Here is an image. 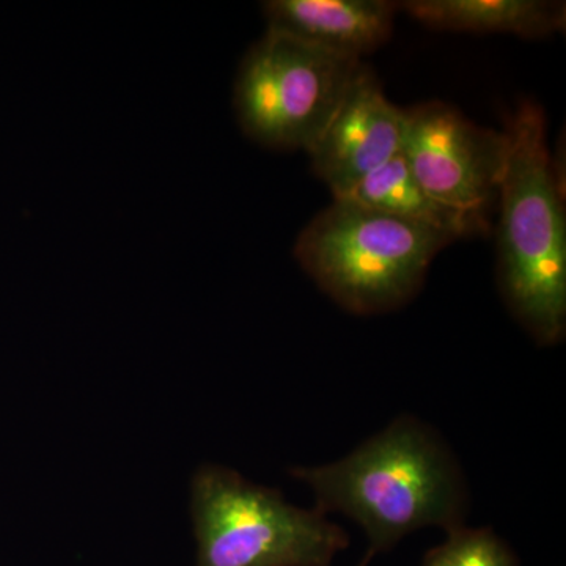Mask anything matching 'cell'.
Returning <instances> with one entry per match:
<instances>
[{
	"mask_svg": "<svg viewBox=\"0 0 566 566\" xmlns=\"http://www.w3.org/2000/svg\"><path fill=\"white\" fill-rule=\"evenodd\" d=\"M315 509L364 528L370 556L424 527L463 526L468 493L452 452L430 427L400 417L342 460L296 468Z\"/></svg>",
	"mask_w": 566,
	"mask_h": 566,
	"instance_id": "cell-1",
	"label": "cell"
},
{
	"mask_svg": "<svg viewBox=\"0 0 566 566\" xmlns=\"http://www.w3.org/2000/svg\"><path fill=\"white\" fill-rule=\"evenodd\" d=\"M504 133L499 285L527 333L539 345H556L566 331V218L560 178L547 150L545 114L523 103Z\"/></svg>",
	"mask_w": 566,
	"mask_h": 566,
	"instance_id": "cell-2",
	"label": "cell"
},
{
	"mask_svg": "<svg viewBox=\"0 0 566 566\" xmlns=\"http://www.w3.org/2000/svg\"><path fill=\"white\" fill-rule=\"evenodd\" d=\"M450 234L334 199L305 227L294 255L324 293L357 315L408 303Z\"/></svg>",
	"mask_w": 566,
	"mask_h": 566,
	"instance_id": "cell-3",
	"label": "cell"
},
{
	"mask_svg": "<svg viewBox=\"0 0 566 566\" xmlns=\"http://www.w3.org/2000/svg\"><path fill=\"white\" fill-rule=\"evenodd\" d=\"M196 566H331L348 534L318 509L223 465L203 464L191 482Z\"/></svg>",
	"mask_w": 566,
	"mask_h": 566,
	"instance_id": "cell-4",
	"label": "cell"
},
{
	"mask_svg": "<svg viewBox=\"0 0 566 566\" xmlns=\"http://www.w3.org/2000/svg\"><path fill=\"white\" fill-rule=\"evenodd\" d=\"M360 65V61L266 31L238 71V122L252 140L264 147L307 151Z\"/></svg>",
	"mask_w": 566,
	"mask_h": 566,
	"instance_id": "cell-5",
	"label": "cell"
},
{
	"mask_svg": "<svg viewBox=\"0 0 566 566\" xmlns=\"http://www.w3.org/2000/svg\"><path fill=\"white\" fill-rule=\"evenodd\" d=\"M405 112L401 151L417 180L438 202L486 232L504 172L505 133L480 128L441 102Z\"/></svg>",
	"mask_w": 566,
	"mask_h": 566,
	"instance_id": "cell-6",
	"label": "cell"
},
{
	"mask_svg": "<svg viewBox=\"0 0 566 566\" xmlns=\"http://www.w3.org/2000/svg\"><path fill=\"white\" fill-rule=\"evenodd\" d=\"M406 112L390 103L370 69L360 65L323 132L307 148L315 174L334 193L389 161L403 145Z\"/></svg>",
	"mask_w": 566,
	"mask_h": 566,
	"instance_id": "cell-7",
	"label": "cell"
},
{
	"mask_svg": "<svg viewBox=\"0 0 566 566\" xmlns=\"http://www.w3.org/2000/svg\"><path fill=\"white\" fill-rule=\"evenodd\" d=\"M400 3L389 0H270L268 31L360 61L390 39Z\"/></svg>",
	"mask_w": 566,
	"mask_h": 566,
	"instance_id": "cell-8",
	"label": "cell"
},
{
	"mask_svg": "<svg viewBox=\"0 0 566 566\" xmlns=\"http://www.w3.org/2000/svg\"><path fill=\"white\" fill-rule=\"evenodd\" d=\"M406 13L428 28L472 33H513L542 39L562 32L565 2L551 0H408Z\"/></svg>",
	"mask_w": 566,
	"mask_h": 566,
	"instance_id": "cell-9",
	"label": "cell"
},
{
	"mask_svg": "<svg viewBox=\"0 0 566 566\" xmlns=\"http://www.w3.org/2000/svg\"><path fill=\"white\" fill-rule=\"evenodd\" d=\"M337 199L353 200L394 218L430 227L453 240L482 233L474 222L438 202L420 185L401 150Z\"/></svg>",
	"mask_w": 566,
	"mask_h": 566,
	"instance_id": "cell-10",
	"label": "cell"
},
{
	"mask_svg": "<svg viewBox=\"0 0 566 566\" xmlns=\"http://www.w3.org/2000/svg\"><path fill=\"white\" fill-rule=\"evenodd\" d=\"M422 566H517L513 551L491 528L458 526L424 556Z\"/></svg>",
	"mask_w": 566,
	"mask_h": 566,
	"instance_id": "cell-11",
	"label": "cell"
}]
</instances>
